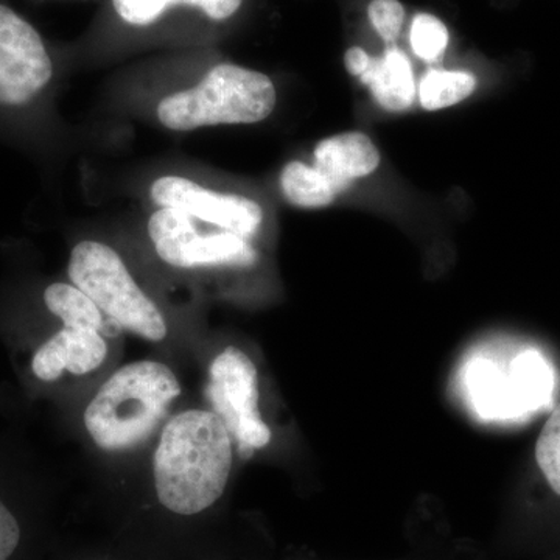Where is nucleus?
<instances>
[{
  "mask_svg": "<svg viewBox=\"0 0 560 560\" xmlns=\"http://www.w3.org/2000/svg\"><path fill=\"white\" fill-rule=\"evenodd\" d=\"M153 467L162 506L179 515L200 514L226 489L231 433L213 411L180 412L162 431Z\"/></svg>",
  "mask_w": 560,
  "mask_h": 560,
  "instance_id": "1",
  "label": "nucleus"
},
{
  "mask_svg": "<svg viewBox=\"0 0 560 560\" xmlns=\"http://www.w3.org/2000/svg\"><path fill=\"white\" fill-rule=\"evenodd\" d=\"M179 394L171 368L160 361H138L108 378L88 405L84 423L103 451H130L153 434Z\"/></svg>",
  "mask_w": 560,
  "mask_h": 560,
  "instance_id": "2",
  "label": "nucleus"
},
{
  "mask_svg": "<svg viewBox=\"0 0 560 560\" xmlns=\"http://www.w3.org/2000/svg\"><path fill=\"white\" fill-rule=\"evenodd\" d=\"M278 92L259 70L221 62L189 90L173 92L158 105L162 127L189 132L219 125L259 124L271 116Z\"/></svg>",
  "mask_w": 560,
  "mask_h": 560,
  "instance_id": "3",
  "label": "nucleus"
},
{
  "mask_svg": "<svg viewBox=\"0 0 560 560\" xmlns=\"http://www.w3.org/2000/svg\"><path fill=\"white\" fill-rule=\"evenodd\" d=\"M68 272L70 282L125 329L149 341L167 337L160 308L132 279L116 249L102 242H80L70 250Z\"/></svg>",
  "mask_w": 560,
  "mask_h": 560,
  "instance_id": "4",
  "label": "nucleus"
},
{
  "mask_svg": "<svg viewBox=\"0 0 560 560\" xmlns=\"http://www.w3.org/2000/svg\"><path fill=\"white\" fill-rule=\"evenodd\" d=\"M464 382L471 407L490 420L517 419L550 407L555 393V372L536 349L522 350L508 364L470 360Z\"/></svg>",
  "mask_w": 560,
  "mask_h": 560,
  "instance_id": "5",
  "label": "nucleus"
},
{
  "mask_svg": "<svg viewBox=\"0 0 560 560\" xmlns=\"http://www.w3.org/2000/svg\"><path fill=\"white\" fill-rule=\"evenodd\" d=\"M55 66L43 36L0 3V116L31 113L49 91Z\"/></svg>",
  "mask_w": 560,
  "mask_h": 560,
  "instance_id": "6",
  "label": "nucleus"
},
{
  "mask_svg": "<svg viewBox=\"0 0 560 560\" xmlns=\"http://www.w3.org/2000/svg\"><path fill=\"white\" fill-rule=\"evenodd\" d=\"M149 235L158 256L176 268H246L257 261L249 238L209 226L175 209L154 210Z\"/></svg>",
  "mask_w": 560,
  "mask_h": 560,
  "instance_id": "7",
  "label": "nucleus"
},
{
  "mask_svg": "<svg viewBox=\"0 0 560 560\" xmlns=\"http://www.w3.org/2000/svg\"><path fill=\"white\" fill-rule=\"evenodd\" d=\"M206 393L243 456L270 444L271 430L259 411V375L245 352L228 348L212 361Z\"/></svg>",
  "mask_w": 560,
  "mask_h": 560,
  "instance_id": "8",
  "label": "nucleus"
},
{
  "mask_svg": "<svg viewBox=\"0 0 560 560\" xmlns=\"http://www.w3.org/2000/svg\"><path fill=\"white\" fill-rule=\"evenodd\" d=\"M150 198L158 208L175 209L201 223L250 238L264 223V208L253 198L209 189L179 175L160 176L151 183Z\"/></svg>",
  "mask_w": 560,
  "mask_h": 560,
  "instance_id": "9",
  "label": "nucleus"
},
{
  "mask_svg": "<svg viewBox=\"0 0 560 560\" xmlns=\"http://www.w3.org/2000/svg\"><path fill=\"white\" fill-rule=\"evenodd\" d=\"M108 353L101 330L90 327H62L44 342L32 361L33 374L44 382H55L62 372L83 375L97 370Z\"/></svg>",
  "mask_w": 560,
  "mask_h": 560,
  "instance_id": "10",
  "label": "nucleus"
},
{
  "mask_svg": "<svg viewBox=\"0 0 560 560\" xmlns=\"http://www.w3.org/2000/svg\"><path fill=\"white\" fill-rule=\"evenodd\" d=\"M381 161V151L370 136L348 131L320 140L313 150L312 165L340 195L353 180L366 178L377 171Z\"/></svg>",
  "mask_w": 560,
  "mask_h": 560,
  "instance_id": "11",
  "label": "nucleus"
},
{
  "mask_svg": "<svg viewBox=\"0 0 560 560\" xmlns=\"http://www.w3.org/2000/svg\"><path fill=\"white\" fill-rule=\"evenodd\" d=\"M360 79L370 86L382 108L390 113L408 109L415 101L416 83L411 62L396 47L386 50L377 60H372L371 68Z\"/></svg>",
  "mask_w": 560,
  "mask_h": 560,
  "instance_id": "12",
  "label": "nucleus"
},
{
  "mask_svg": "<svg viewBox=\"0 0 560 560\" xmlns=\"http://www.w3.org/2000/svg\"><path fill=\"white\" fill-rule=\"evenodd\" d=\"M243 0H113V9L125 24L147 27L176 7L201 11L212 21H226L234 16Z\"/></svg>",
  "mask_w": 560,
  "mask_h": 560,
  "instance_id": "13",
  "label": "nucleus"
},
{
  "mask_svg": "<svg viewBox=\"0 0 560 560\" xmlns=\"http://www.w3.org/2000/svg\"><path fill=\"white\" fill-rule=\"evenodd\" d=\"M279 186L283 198L300 209L327 208L338 197L329 179L304 161L285 164L280 172Z\"/></svg>",
  "mask_w": 560,
  "mask_h": 560,
  "instance_id": "14",
  "label": "nucleus"
},
{
  "mask_svg": "<svg viewBox=\"0 0 560 560\" xmlns=\"http://www.w3.org/2000/svg\"><path fill=\"white\" fill-rule=\"evenodd\" d=\"M44 304L65 327L102 329V311L84 291L73 283H51L44 290Z\"/></svg>",
  "mask_w": 560,
  "mask_h": 560,
  "instance_id": "15",
  "label": "nucleus"
},
{
  "mask_svg": "<svg viewBox=\"0 0 560 560\" xmlns=\"http://www.w3.org/2000/svg\"><path fill=\"white\" fill-rule=\"evenodd\" d=\"M477 90V79L463 70H430L419 84L420 105L441 110L466 101Z\"/></svg>",
  "mask_w": 560,
  "mask_h": 560,
  "instance_id": "16",
  "label": "nucleus"
},
{
  "mask_svg": "<svg viewBox=\"0 0 560 560\" xmlns=\"http://www.w3.org/2000/svg\"><path fill=\"white\" fill-rule=\"evenodd\" d=\"M411 49L423 61H436L448 46V31L440 18L416 14L410 32Z\"/></svg>",
  "mask_w": 560,
  "mask_h": 560,
  "instance_id": "17",
  "label": "nucleus"
},
{
  "mask_svg": "<svg viewBox=\"0 0 560 560\" xmlns=\"http://www.w3.org/2000/svg\"><path fill=\"white\" fill-rule=\"evenodd\" d=\"M536 459L545 481L560 497V404L540 431L536 444Z\"/></svg>",
  "mask_w": 560,
  "mask_h": 560,
  "instance_id": "18",
  "label": "nucleus"
},
{
  "mask_svg": "<svg viewBox=\"0 0 560 560\" xmlns=\"http://www.w3.org/2000/svg\"><path fill=\"white\" fill-rule=\"evenodd\" d=\"M368 16L385 43H396L405 21V9L399 0H372Z\"/></svg>",
  "mask_w": 560,
  "mask_h": 560,
  "instance_id": "19",
  "label": "nucleus"
},
{
  "mask_svg": "<svg viewBox=\"0 0 560 560\" xmlns=\"http://www.w3.org/2000/svg\"><path fill=\"white\" fill-rule=\"evenodd\" d=\"M20 523L0 501V560H9L20 545Z\"/></svg>",
  "mask_w": 560,
  "mask_h": 560,
  "instance_id": "20",
  "label": "nucleus"
},
{
  "mask_svg": "<svg viewBox=\"0 0 560 560\" xmlns=\"http://www.w3.org/2000/svg\"><path fill=\"white\" fill-rule=\"evenodd\" d=\"M371 62L370 55H368L366 50L361 49V47H352V49L346 51V69H348L352 75L363 77L364 73L368 72V69L371 68Z\"/></svg>",
  "mask_w": 560,
  "mask_h": 560,
  "instance_id": "21",
  "label": "nucleus"
}]
</instances>
